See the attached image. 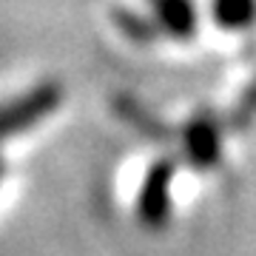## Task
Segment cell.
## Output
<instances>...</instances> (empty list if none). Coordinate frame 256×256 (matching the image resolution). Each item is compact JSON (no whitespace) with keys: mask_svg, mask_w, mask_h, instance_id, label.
<instances>
[{"mask_svg":"<svg viewBox=\"0 0 256 256\" xmlns=\"http://www.w3.org/2000/svg\"><path fill=\"white\" fill-rule=\"evenodd\" d=\"M63 86L57 80H43L34 88H28L26 94H20L14 100L0 106V140L14 137L20 131L37 126L43 117L54 114L63 102Z\"/></svg>","mask_w":256,"mask_h":256,"instance_id":"obj_1","label":"cell"},{"mask_svg":"<svg viewBox=\"0 0 256 256\" xmlns=\"http://www.w3.org/2000/svg\"><path fill=\"white\" fill-rule=\"evenodd\" d=\"M176 174V162L171 156L156 160L142 176L137 194V220L142 228L148 230H160L168 225L171 216V182Z\"/></svg>","mask_w":256,"mask_h":256,"instance_id":"obj_2","label":"cell"},{"mask_svg":"<svg viewBox=\"0 0 256 256\" xmlns=\"http://www.w3.org/2000/svg\"><path fill=\"white\" fill-rule=\"evenodd\" d=\"M180 140H182V151L188 156V162L200 171H208V168H216L222 160V128L220 120L214 117L210 111H196L185 128L180 131Z\"/></svg>","mask_w":256,"mask_h":256,"instance_id":"obj_3","label":"cell"},{"mask_svg":"<svg viewBox=\"0 0 256 256\" xmlns=\"http://www.w3.org/2000/svg\"><path fill=\"white\" fill-rule=\"evenodd\" d=\"M151 18L174 40H188L196 32V6L194 0H148Z\"/></svg>","mask_w":256,"mask_h":256,"instance_id":"obj_4","label":"cell"},{"mask_svg":"<svg viewBox=\"0 0 256 256\" xmlns=\"http://www.w3.org/2000/svg\"><path fill=\"white\" fill-rule=\"evenodd\" d=\"M111 106H114V114H117L122 122H128L134 131H140L142 137L156 140V142L174 140V131L165 126L156 114H151V111H148L140 100H134V97H128V94H117V97L111 100Z\"/></svg>","mask_w":256,"mask_h":256,"instance_id":"obj_5","label":"cell"},{"mask_svg":"<svg viewBox=\"0 0 256 256\" xmlns=\"http://www.w3.org/2000/svg\"><path fill=\"white\" fill-rule=\"evenodd\" d=\"M214 20L228 32H242L256 23V0H214Z\"/></svg>","mask_w":256,"mask_h":256,"instance_id":"obj_6","label":"cell"},{"mask_svg":"<svg viewBox=\"0 0 256 256\" xmlns=\"http://www.w3.org/2000/svg\"><path fill=\"white\" fill-rule=\"evenodd\" d=\"M114 23L131 43H140V46L154 43L156 32H160L154 18H142L140 12H131V9H114Z\"/></svg>","mask_w":256,"mask_h":256,"instance_id":"obj_7","label":"cell"},{"mask_svg":"<svg viewBox=\"0 0 256 256\" xmlns=\"http://www.w3.org/2000/svg\"><path fill=\"white\" fill-rule=\"evenodd\" d=\"M256 117V77L250 80V86H248L245 92H242V97H239L236 108H234V126L236 128H245L250 120Z\"/></svg>","mask_w":256,"mask_h":256,"instance_id":"obj_8","label":"cell"}]
</instances>
